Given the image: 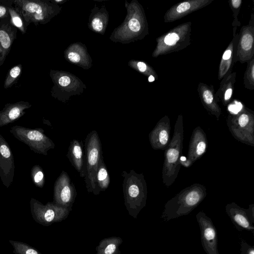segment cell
<instances>
[{
	"mask_svg": "<svg viewBox=\"0 0 254 254\" xmlns=\"http://www.w3.org/2000/svg\"><path fill=\"white\" fill-rule=\"evenodd\" d=\"M207 195L202 184L194 183L181 190L165 203L161 218L165 222L187 215L197 207Z\"/></svg>",
	"mask_w": 254,
	"mask_h": 254,
	"instance_id": "obj_1",
	"label": "cell"
},
{
	"mask_svg": "<svg viewBox=\"0 0 254 254\" xmlns=\"http://www.w3.org/2000/svg\"><path fill=\"white\" fill-rule=\"evenodd\" d=\"M184 134L183 117L180 114L175 125L173 136L164 151L162 179L163 184L167 187L175 182L180 172Z\"/></svg>",
	"mask_w": 254,
	"mask_h": 254,
	"instance_id": "obj_2",
	"label": "cell"
},
{
	"mask_svg": "<svg viewBox=\"0 0 254 254\" xmlns=\"http://www.w3.org/2000/svg\"><path fill=\"white\" fill-rule=\"evenodd\" d=\"M122 176L125 204L129 213L135 217L146 203L147 187L144 176L133 170L129 173L124 171Z\"/></svg>",
	"mask_w": 254,
	"mask_h": 254,
	"instance_id": "obj_3",
	"label": "cell"
},
{
	"mask_svg": "<svg viewBox=\"0 0 254 254\" xmlns=\"http://www.w3.org/2000/svg\"><path fill=\"white\" fill-rule=\"evenodd\" d=\"M191 23L187 22L173 28L156 39L157 44L152 53L156 58L182 50L190 45Z\"/></svg>",
	"mask_w": 254,
	"mask_h": 254,
	"instance_id": "obj_4",
	"label": "cell"
},
{
	"mask_svg": "<svg viewBox=\"0 0 254 254\" xmlns=\"http://www.w3.org/2000/svg\"><path fill=\"white\" fill-rule=\"evenodd\" d=\"M12 5L23 18L26 25L47 23L56 14V6L41 0H13Z\"/></svg>",
	"mask_w": 254,
	"mask_h": 254,
	"instance_id": "obj_5",
	"label": "cell"
},
{
	"mask_svg": "<svg viewBox=\"0 0 254 254\" xmlns=\"http://www.w3.org/2000/svg\"><path fill=\"white\" fill-rule=\"evenodd\" d=\"M226 124L235 139L254 146V112L252 110L243 107L237 113H229Z\"/></svg>",
	"mask_w": 254,
	"mask_h": 254,
	"instance_id": "obj_6",
	"label": "cell"
},
{
	"mask_svg": "<svg viewBox=\"0 0 254 254\" xmlns=\"http://www.w3.org/2000/svg\"><path fill=\"white\" fill-rule=\"evenodd\" d=\"M85 175L84 180L88 192L96 194L95 178L99 164L103 158L102 144L96 130L89 132L85 140Z\"/></svg>",
	"mask_w": 254,
	"mask_h": 254,
	"instance_id": "obj_7",
	"label": "cell"
},
{
	"mask_svg": "<svg viewBox=\"0 0 254 254\" xmlns=\"http://www.w3.org/2000/svg\"><path fill=\"white\" fill-rule=\"evenodd\" d=\"M9 131L35 153L47 155L48 151L55 147L53 140L44 133V130L42 128H30L14 126L10 128Z\"/></svg>",
	"mask_w": 254,
	"mask_h": 254,
	"instance_id": "obj_8",
	"label": "cell"
},
{
	"mask_svg": "<svg viewBox=\"0 0 254 254\" xmlns=\"http://www.w3.org/2000/svg\"><path fill=\"white\" fill-rule=\"evenodd\" d=\"M30 207L33 219L45 226L63 220L69 210V208L59 206L54 202H49L44 205L34 198L30 200Z\"/></svg>",
	"mask_w": 254,
	"mask_h": 254,
	"instance_id": "obj_9",
	"label": "cell"
},
{
	"mask_svg": "<svg viewBox=\"0 0 254 254\" xmlns=\"http://www.w3.org/2000/svg\"><path fill=\"white\" fill-rule=\"evenodd\" d=\"M254 55V15L252 13L248 25L243 26L239 33L234 63H247Z\"/></svg>",
	"mask_w": 254,
	"mask_h": 254,
	"instance_id": "obj_10",
	"label": "cell"
},
{
	"mask_svg": "<svg viewBox=\"0 0 254 254\" xmlns=\"http://www.w3.org/2000/svg\"><path fill=\"white\" fill-rule=\"evenodd\" d=\"M196 218L200 228L201 245L205 253L219 254L217 231L211 219L202 211L197 213Z\"/></svg>",
	"mask_w": 254,
	"mask_h": 254,
	"instance_id": "obj_11",
	"label": "cell"
},
{
	"mask_svg": "<svg viewBox=\"0 0 254 254\" xmlns=\"http://www.w3.org/2000/svg\"><path fill=\"white\" fill-rule=\"evenodd\" d=\"M225 211L237 230L254 233V204L246 209L232 202L226 204Z\"/></svg>",
	"mask_w": 254,
	"mask_h": 254,
	"instance_id": "obj_12",
	"label": "cell"
},
{
	"mask_svg": "<svg viewBox=\"0 0 254 254\" xmlns=\"http://www.w3.org/2000/svg\"><path fill=\"white\" fill-rule=\"evenodd\" d=\"M76 192L74 184L66 172L63 171L54 186V203L69 208L73 203Z\"/></svg>",
	"mask_w": 254,
	"mask_h": 254,
	"instance_id": "obj_13",
	"label": "cell"
},
{
	"mask_svg": "<svg viewBox=\"0 0 254 254\" xmlns=\"http://www.w3.org/2000/svg\"><path fill=\"white\" fill-rule=\"evenodd\" d=\"M208 146L206 133L199 126L195 127L192 132L189 142L187 157L181 160V164L189 167L200 159L205 153Z\"/></svg>",
	"mask_w": 254,
	"mask_h": 254,
	"instance_id": "obj_14",
	"label": "cell"
},
{
	"mask_svg": "<svg viewBox=\"0 0 254 254\" xmlns=\"http://www.w3.org/2000/svg\"><path fill=\"white\" fill-rule=\"evenodd\" d=\"M15 164L12 152L4 137L0 133V178L8 188L13 182Z\"/></svg>",
	"mask_w": 254,
	"mask_h": 254,
	"instance_id": "obj_15",
	"label": "cell"
},
{
	"mask_svg": "<svg viewBox=\"0 0 254 254\" xmlns=\"http://www.w3.org/2000/svg\"><path fill=\"white\" fill-rule=\"evenodd\" d=\"M214 0H188L174 4L165 13L164 19L166 23L172 22L201 9L210 4Z\"/></svg>",
	"mask_w": 254,
	"mask_h": 254,
	"instance_id": "obj_16",
	"label": "cell"
},
{
	"mask_svg": "<svg viewBox=\"0 0 254 254\" xmlns=\"http://www.w3.org/2000/svg\"><path fill=\"white\" fill-rule=\"evenodd\" d=\"M171 123L168 115L157 123L149 134V140L154 150H165L170 141Z\"/></svg>",
	"mask_w": 254,
	"mask_h": 254,
	"instance_id": "obj_17",
	"label": "cell"
},
{
	"mask_svg": "<svg viewBox=\"0 0 254 254\" xmlns=\"http://www.w3.org/2000/svg\"><path fill=\"white\" fill-rule=\"evenodd\" d=\"M17 32V29L10 23L9 17L0 20V66L10 51Z\"/></svg>",
	"mask_w": 254,
	"mask_h": 254,
	"instance_id": "obj_18",
	"label": "cell"
},
{
	"mask_svg": "<svg viewBox=\"0 0 254 254\" xmlns=\"http://www.w3.org/2000/svg\"><path fill=\"white\" fill-rule=\"evenodd\" d=\"M31 106L29 102L23 101L5 104L0 111V127L13 123L23 116L26 113L25 110Z\"/></svg>",
	"mask_w": 254,
	"mask_h": 254,
	"instance_id": "obj_19",
	"label": "cell"
},
{
	"mask_svg": "<svg viewBox=\"0 0 254 254\" xmlns=\"http://www.w3.org/2000/svg\"><path fill=\"white\" fill-rule=\"evenodd\" d=\"M214 91L213 85L209 86L204 83H199L197 87V92L203 106L209 114L218 121L222 112L215 99Z\"/></svg>",
	"mask_w": 254,
	"mask_h": 254,
	"instance_id": "obj_20",
	"label": "cell"
},
{
	"mask_svg": "<svg viewBox=\"0 0 254 254\" xmlns=\"http://www.w3.org/2000/svg\"><path fill=\"white\" fill-rule=\"evenodd\" d=\"M82 141L72 140L69 146L66 156L80 176L84 178L85 175V157L84 156Z\"/></svg>",
	"mask_w": 254,
	"mask_h": 254,
	"instance_id": "obj_21",
	"label": "cell"
},
{
	"mask_svg": "<svg viewBox=\"0 0 254 254\" xmlns=\"http://www.w3.org/2000/svg\"><path fill=\"white\" fill-rule=\"evenodd\" d=\"M238 37L239 33L233 36L222 55L218 68V80L222 79L224 76L231 73Z\"/></svg>",
	"mask_w": 254,
	"mask_h": 254,
	"instance_id": "obj_22",
	"label": "cell"
},
{
	"mask_svg": "<svg viewBox=\"0 0 254 254\" xmlns=\"http://www.w3.org/2000/svg\"><path fill=\"white\" fill-rule=\"evenodd\" d=\"M236 72H233L224 76L220 82L219 88L215 93L216 101L221 102L226 106L230 102L236 81Z\"/></svg>",
	"mask_w": 254,
	"mask_h": 254,
	"instance_id": "obj_23",
	"label": "cell"
},
{
	"mask_svg": "<svg viewBox=\"0 0 254 254\" xmlns=\"http://www.w3.org/2000/svg\"><path fill=\"white\" fill-rule=\"evenodd\" d=\"M110 183V175L102 158L100 161L95 178V195L98 194L100 191L107 190Z\"/></svg>",
	"mask_w": 254,
	"mask_h": 254,
	"instance_id": "obj_24",
	"label": "cell"
},
{
	"mask_svg": "<svg viewBox=\"0 0 254 254\" xmlns=\"http://www.w3.org/2000/svg\"><path fill=\"white\" fill-rule=\"evenodd\" d=\"M9 14L10 23L22 34L26 33L28 26L26 25L23 18L12 5L9 8Z\"/></svg>",
	"mask_w": 254,
	"mask_h": 254,
	"instance_id": "obj_25",
	"label": "cell"
},
{
	"mask_svg": "<svg viewBox=\"0 0 254 254\" xmlns=\"http://www.w3.org/2000/svg\"><path fill=\"white\" fill-rule=\"evenodd\" d=\"M22 65L19 64L12 68L7 72L3 82V88L8 89L16 83L21 76Z\"/></svg>",
	"mask_w": 254,
	"mask_h": 254,
	"instance_id": "obj_26",
	"label": "cell"
},
{
	"mask_svg": "<svg viewBox=\"0 0 254 254\" xmlns=\"http://www.w3.org/2000/svg\"><path fill=\"white\" fill-rule=\"evenodd\" d=\"M15 254H42L36 249L26 243L9 240Z\"/></svg>",
	"mask_w": 254,
	"mask_h": 254,
	"instance_id": "obj_27",
	"label": "cell"
},
{
	"mask_svg": "<svg viewBox=\"0 0 254 254\" xmlns=\"http://www.w3.org/2000/svg\"><path fill=\"white\" fill-rule=\"evenodd\" d=\"M247 69L244 76V84L246 88L254 89V58L247 63Z\"/></svg>",
	"mask_w": 254,
	"mask_h": 254,
	"instance_id": "obj_28",
	"label": "cell"
},
{
	"mask_svg": "<svg viewBox=\"0 0 254 254\" xmlns=\"http://www.w3.org/2000/svg\"><path fill=\"white\" fill-rule=\"evenodd\" d=\"M31 178L33 184L39 188H43L45 178L42 167L39 165H34L31 169Z\"/></svg>",
	"mask_w": 254,
	"mask_h": 254,
	"instance_id": "obj_29",
	"label": "cell"
},
{
	"mask_svg": "<svg viewBox=\"0 0 254 254\" xmlns=\"http://www.w3.org/2000/svg\"><path fill=\"white\" fill-rule=\"evenodd\" d=\"M230 7L233 12V21L232 22L233 36L236 35V31L238 26L241 25L240 22L238 20V16L239 13L240 6L242 4L241 0H229Z\"/></svg>",
	"mask_w": 254,
	"mask_h": 254,
	"instance_id": "obj_30",
	"label": "cell"
},
{
	"mask_svg": "<svg viewBox=\"0 0 254 254\" xmlns=\"http://www.w3.org/2000/svg\"><path fill=\"white\" fill-rule=\"evenodd\" d=\"M13 0H0V20L9 17V8L12 5Z\"/></svg>",
	"mask_w": 254,
	"mask_h": 254,
	"instance_id": "obj_31",
	"label": "cell"
},
{
	"mask_svg": "<svg viewBox=\"0 0 254 254\" xmlns=\"http://www.w3.org/2000/svg\"><path fill=\"white\" fill-rule=\"evenodd\" d=\"M117 242L113 240H109L106 243V246L102 247L101 254H115L117 252Z\"/></svg>",
	"mask_w": 254,
	"mask_h": 254,
	"instance_id": "obj_32",
	"label": "cell"
},
{
	"mask_svg": "<svg viewBox=\"0 0 254 254\" xmlns=\"http://www.w3.org/2000/svg\"><path fill=\"white\" fill-rule=\"evenodd\" d=\"M241 254H254V247L249 245L245 241H242Z\"/></svg>",
	"mask_w": 254,
	"mask_h": 254,
	"instance_id": "obj_33",
	"label": "cell"
},
{
	"mask_svg": "<svg viewBox=\"0 0 254 254\" xmlns=\"http://www.w3.org/2000/svg\"><path fill=\"white\" fill-rule=\"evenodd\" d=\"M92 26L93 29L96 32L101 31L103 28V24L100 19L95 18L93 19Z\"/></svg>",
	"mask_w": 254,
	"mask_h": 254,
	"instance_id": "obj_34",
	"label": "cell"
},
{
	"mask_svg": "<svg viewBox=\"0 0 254 254\" xmlns=\"http://www.w3.org/2000/svg\"><path fill=\"white\" fill-rule=\"evenodd\" d=\"M70 79L67 75L62 76L59 78L58 83L61 86H66L70 84Z\"/></svg>",
	"mask_w": 254,
	"mask_h": 254,
	"instance_id": "obj_35",
	"label": "cell"
},
{
	"mask_svg": "<svg viewBox=\"0 0 254 254\" xmlns=\"http://www.w3.org/2000/svg\"><path fill=\"white\" fill-rule=\"evenodd\" d=\"M67 57L69 60L73 63H77L80 60L79 55L75 52H69Z\"/></svg>",
	"mask_w": 254,
	"mask_h": 254,
	"instance_id": "obj_36",
	"label": "cell"
}]
</instances>
